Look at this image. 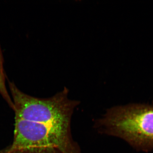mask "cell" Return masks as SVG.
Listing matches in <instances>:
<instances>
[{
  "label": "cell",
  "mask_w": 153,
  "mask_h": 153,
  "mask_svg": "<svg viewBox=\"0 0 153 153\" xmlns=\"http://www.w3.org/2000/svg\"><path fill=\"white\" fill-rule=\"evenodd\" d=\"M15 113L13 141L1 153H82L71 128L79 102L68 98L69 90L39 98L22 92L9 81Z\"/></svg>",
  "instance_id": "1"
},
{
  "label": "cell",
  "mask_w": 153,
  "mask_h": 153,
  "mask_svg": "<svg viewBox=\"0 0 153 153\" xmlns=\"http://www.w3.org/2000/svg\"><path fill=\"white\" fill-rule=\"evenodd\" d=\"M102 134L117 137L138 151L153 150V105L130 103L108 109L95 123Z\"/></svg>",
  "instance_id": "2"
},
{
  "label": "cell",
  "mask_w": 153,
  "mask_h": 153,
  "mask_svg": "<svg viewBox=\"0 0 153 153\" xmlns=\"http://www.w3.org/2000/svg\"><path fill=\"white\" fill-rule=\"evenodd\" d=\"M6 75L4 68V58L0 44V94L13 108V103L7 90L6 84Z\"/></svg>",
  "instance_id": "3"
}]
</instances>
